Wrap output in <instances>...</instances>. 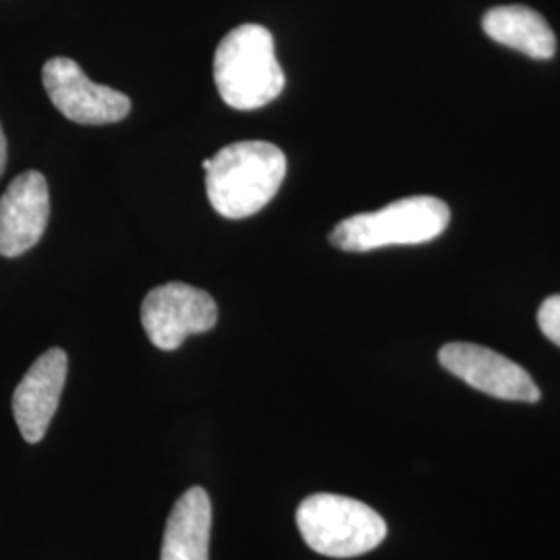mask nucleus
Returning <instances> with one entry per match:
<instances>
[{"mask_svg":"<svg viewBox=\"0 0 560 560\" xmlns=\"http://www.w3.org/2000/svg\"><path fill=\"white\" fill-rule=\"evenodd\" d=\"M7 168V138H4V131H2V125H0V177Z\"/></svg>","mask_w":560,"mask_h":560,"instance_id":"ddd939ff","label":"nucleus"},{"mask_svg":"<svg viewBox=\"0 0 560 560\" xmlns=\"http://www.w3.org/2000/svg\"><path fill=\"white\" fill-rule=\"evenodd\" d=\"M439 360L442 368L448 370L453 376L490 397L521 402L540 400L538 384L532 381V376L520 363L481 345L448 342L442 347Z\"/></svg>","mask_w":560,"mask_h":560,"instance_id":"0eeeda50","label":"nucleus"},{"mask_svg":"<svg viewBox=\"0 0 560 560\" xmlns=\"http://www.w3.org/2000/svg\"><path fill=\"white\" fill-rule=\"evenodd\" d=\"M67 353L55 347L34 361L20 386L13 393V416L21 436L36 444L46 436V430L57 413L60 395L67 381Z\"/></svg>","mask_w":560,"mask_h":560,"instance_id":"1a4fd4ad","label":"nucleus"},{"mask_svg":"<svg viewBox=\"0 0 560 560\" xmlns=\"http://www.w3.org/2000/svg\"><path fill=\"white\" fill-rule=\"evenodd\" d=\"M212 504L203 488H189L171 511L161 560L210 559Z\"/></svg>","mask_w":560,"mask_h":560,"instance_id":"9d476101","label":"nucleus"},{"mask_svg":"<svg viewBox=\"0 0 560 560\" xmlns=\"http://www.w3.org/2000/svg\"><path fill=\"white\" fill-rule=\"evenodd\" d=\"M42 81L59 113L80 125L117 122L131 110V101L122 92L88 80L80 65L67 57L48 60L42 69Z\"/></svg>","mask_w":560,"mask_h":560,"instance_id":"423d86ee","label":"nucleus"},{"mask_svg":"<svg viewBox=\"0 0 560 560\" xmlns=\"http://www.w3.org/2000/svg\"><path fill=\"white\" fill-rule=\"evenodd\" d=\"M214 83L222 102L237 110H256L277 101L284 90V71L272 34L258 23L231 30L214 55Z\"/></svg>","mask_w":560,"mask_h":560,"instance_id":"f03ea898","label":"nucleus"},{"mask_svg":"<svg viewBox=\"0 0 560 560\" xmlns=\"http://www.w3.org/2000/svg\"><path fill=\"white\" fill-rule=\"evenodd\" d=\"M201 166L208 200L231 221L258 214L279 194L287 175L284 152L270 141H235Z\"/></svg>","mask_w":560,"mask_h":560,"instance_id":"f257e3e1","label":"nucleus"},{"mask_svg":"<svg viewBox=\"0 0 560 560\" xmlns=\"http://www.w3.org/2000/svg\"><path fill=\"white\" fill-rule=\"evenodd\" d=\"M298 527L305 544L330 559H353L386 538V521L355 499L314 494L298 509Z\"/></svg>","mask_w":560,"mask_h":560,"instance_id":"20e7f679","label":"nucleus"},{"mask_svg":"<svg viewBox=\"0 0 560 560\" xmlns=\"http://www.w3.org/2000/svg\"><path fill=\"white\" fill-rule=\"evenodd\" d=\"M481 25L492 40L520 50L532 59H552L557 52L555 32L540 13L529 7H494L483 15Z\"/></svg>","mask_w":560,"mask_h":560,"instance_id":"9b49d317","label":"nucleus"},{"mask_svg":"<svg viewBox=\"0 0 560 560\" xmlns=\"http://www.w3.org/2000/svg\"><path fill=\"white\" fill-rule=\"evenodd\" d=\"M219 322V305L210 293L185 282L152 289L141 303V326L154 347L175 351L183 340L208 332Z\"/></svg>","mask_w":560,"mask_h":560,"instance_id":"39448f33","label":"nucleus"},{"mask_svg":"<svg viewBox=\"0 0 560 560\" xmlns=\"http://www.w3.org/2000/svg\"><path fill=\"white\" fill-rule=\"evenodd\" d=\"M538 324L544 337L560 347V295H552L541 303Z\"/></svg>","mask_w":560,"mask_h":560,"instance_id":"f8f14e48","label":"nucleus"},{"mask_svg":"<svg viewBox=\"0 0 560 560\" xmlns=\"http://www.w3.org/2000/svg\"><path fill=\"white\" fill-rule=\"evenodd\" d=\"M50 217L46 177L25 171L0 198V256L18 258L42 240Z\"/></svg>","mask_w":560,"mask_h":560,"instance_id":"6e6552de","label":"nucleus"},{"mask_svg":"<svg viewBox=\"0 0 560 560\" xmlns=\"http://www.w3.org/2000/svg\"><path fill=\"white\" fill-rule=\"evenodd\" d=\"M451 222V210L432 196L393 201L378 212H365L339 222L330 243L342 252H372L388 245H420L441 237Z\"/></svg>","mask_w":560,"mask_h":560,"instance_id":"7ed1b4c3","label":"nucleus"}]
</instances>
